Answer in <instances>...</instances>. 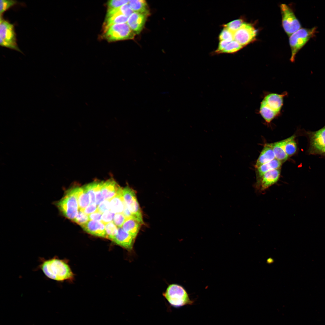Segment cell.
<instances>
[{
	"label": "cell",
	"instance_id": "cell-1",
	"mask_svg": "<svg viewBox=\"0 0 325 325\" xmlns=\"http://www.w3.org/2000/svg\"><path fill=\"white\" fill-rule=\"evenodd\" d=\"M40 263L35 270H40L49 279L58 282L70 280L73 274L65 260L60 259L57 256L48 259L39 257Z\"/></svg>",
	"mask_w": 325,
	"mask_h": 325
},
{
	"label": "cell",
	"instance_id": "cell-2",
	"mask_svg": "<svg viewBox=\"0 0 325 325\" xmlns=\"http://www.w3.org/2000/svg\"><path fill=\"white\" fill-rule=\"evenodd\" d=\"M286 92L271 93L266 95L261 103L259 113L267 123L270 122L280 113Z\"/></svg>",
	"mask_w": 325,
	"mask_h": 325
},
{
	"label": "cell",
	"instance_id": "cell-3",
	"mask_svg": "<svg viewBox=\"0 0 325 325\" xmlns=\"http://www.w3.org/2000/svg\"><path fill=\"white\" fill-rule=\"evenodd\" d=\"M78 190V187L68 189L61 199L53 202V204L63 216L73 221L79 210Z\"/></svg>",
	"mask_w": 325,
	"mask_h": 325
},
{
	"label": "cell",
	"instance_id": "cell-4",
	"mask_svg": "<svg viewBox=\"0 0 325 325\" xmlns=\"http://www.w3.org/2000/svg\"><path fill=\"white\" fill-rule=\"evenodd\" d=\"M170 305L179 308L187 305H192L193 301L191 300L188 294L182 286L176 284L169 285L162 293Z\"/></svg>",
	"mask_w": 325,
	"mask_h": 325
},
{
	"label": "cell",
	"instance_id": "cell-5",
	"mask_svg": "<svg viewBox=\"0 0 325 325\" xmlns=\"http://www.w3.org/2000/svg\"><path fill=\"white\" fill-rule=\"evenodd\" d=\"M316 27L308 29L301 28L289 36V44L291 51V61L295 60L298 51L308 41L315 36L316 32Z\"/></svg>",
	"mask_w": 325,
	"mask_h": 325
},
{
	"label": "cell",
	"instance_id": "cell-6",
	"mask_svg": "<svg viewBox=\"0 0 325 325\" xmlns=\"http://www.w3.org/2000/svg\"><path fill=\"white\" fill-rule=\"evenodd\" d=\"M0 45L21 52L17 42L14 26L8 21L0 17Z\"/></svg>",
	"mask_w": 325,
	"mask_h": 325
},
{
	"label": "cell",
	"instance_id": "cell-7",
	"mask_svg": "<svg viewBox=\"0 0 325 325\" xmlns=\"http://www.w3.org/2000/svg\"><path fill=\"white\" fill-rule=\"evenodd\" d=\"M104 32L105 37L110 41L132 39L136 34L127 23L111 25L105 28Z\"/></svg>",
	"mask_w": 325,
	"mask_h": 325
},
{
	"label": "cell",
	"instance_id": "cell-8",
	"mask_svg": "<svg viewBox=\"0 0 325 325\" xmlns=\"http://www.w3.org/2000/svg\"><path fill=\"white\" fill-rule=\"evenodd\" d=\"M282 26L289 36L301 28V23L291 8L285 4L280 5Z\"/></svg>",
	"mask_w": 325,
	"mask_h": 325
},
{
	"label": "cell",
	"instance_id": "cell-9",
	"mask_svg": "<svg viewBox=\"0 0 325 325\" xmlns=\"http://www.w3.org/2000/svg\"><path fill=\"white\" fill-rule=\"evenodd\" d=\"M122 193L125 205L132 215L133 218L143 224L142 212L135 190L127 186L122 189Z\"/></svg>",
	"mask_w": 325,
	"mask_h": 325
},
{
	"label": "cell",
	"instance_id": "cell-10",
	"mask_svg": "<svg viewBox=\"0 0 325 325\" xmlns=\"http://www.w3.org/2000/svg\"><path fill=\"white\" fill-rule=\"evenodd\" d=\"M257 34V29L253 24L245 22L234 33V39L243 47L255 41Z\"/></svg>",
	"mask_w": 325,
	"mask_h": 325
},
{
	"label": "cell",
	"instance_id": "cell-11",
	"mask_svg": "<svg viewBox=\"0 0 325 325\" xmlns=\"http://www.w3.org/2000/svg\"><path fill=\"white\" fill-rule=\"evenodd\" d=\"M135 238L120 227L118 228L117 233L112 241L127 250L131 251L133 248Z\"/></svg>",
	"mask_w": 325,
	"mask_h": 325
},
{
	"label": "cell",
	"instance_id": "cell-12",
	"mask_svg": "<svg viewBox=\"0 0 325 325\" xmlns=\"http://www.w3.org/2000/svg\"><path fill=\"white\" fill-rule=\"evenodd\" d=\"M147 16L144 14L133 12L128 17L127 23L136 34H139L144 28Z\"/></svg>",
	"mask_w": 325,
	"mask_h": 325
},
{
	"label": "cell",
	"instance_id": "cell-13",
	"mask_svg": "<svg viewBox=\"0 0 325 325\" xmlns=\"http://www.w3.org/2000/svg\"><path fill=\"white\" fill-rule=\"evenodd\" d=\"M280 174V169H271L266 172L261 179L258 189L262 191L276 183L279 179Z\"/></svg>",
	"mask_w": 325,
	"mask_h": 325
},
{
	"label": "cell",
	"instance_id": "cell-14",
	"mask_svg": "<svg viewBox=\"0 0 325 325\" xmlns=\"http://www.w3.org/2000/svg\"><path fill=\"white\" fill-rule=\"evenodd\" d=\"M81 227L84 231L89 234L107 238L105 224L101 221L89 220Z\"/></svg>",
	"mask_w": 325,
	"mask_h": 325
},
{
	"label": "cell",
	"instance_id": "cell-15",
	"mask_svg": "<svg viewBox=\"0 0 325 325\" xmlns=\"http://www.w3.org/2000/svg\"><path fill=\"white\" fill-rule=\"evenodd\" d=\"M113 179L104 181L101 188L102 193L105 200H110L122 190Z\"/></svg>",
	"mask_w": 325,
	"mask_h": 325
},
{
	"label": "cell",
	"instance_id": "cell-16",
	"mask_svg": "<svg viewBox=\"0 0 325 325\" xmlns=\"http://www.w3.org/2000/svg\"><path fill=\"white\" fill-rule=\"evenodd\" d=\"M311 143V147L316 152L325 153V127L313 134Z\"/></svg>",
	"mask_w": 325,
	"mask_h": 325
},
{
	"label": "cell",
	"instance_id": "cell-17",
	"mask_svg": "<svg viewBox=\"0 0 325 325\" xmlns=\"http://www.w3.org/2000/svg\"><path fill=\"white\" fill-rule=\"evenodd\" d=\"M282 164L280 161L275 159L270 162L261 165L256 169V188L258 189L261 179L266 172L271 169H280Z\"/></svg>",
	"mask_w": 325,
	"mask_h": 325
},
{
	"label": "cell",
	"instance_id": "cell-18",
	"mask_svg": "<svg viewBox=\"0 0 325 325\" xmlns=\"http://www.w3.org/2000/svg\"><path fill=\"white\" fill-rule=\"evenodd\" d=\"M275 159V156L271 144L264 147L256 161L255 167L257 169L261 165Z\"/></svg>",
	"mask_w": 325,
	"mask_h": 325
},
{
	"label": "cell",
	"instance_id": "cell-19",
	"mask_svg": "<svg viewBox=\"0 0 325 325\" xmlns=\"http://www.w3.org/2000/svg\"><path fill=\"white\" fill-rule=\"evenodd\" d=\"M289 138L271 144L275 154V159L280 161L282 163L286 161L288 158L285 150V146Z\"/></svg>",
	"mask_w": 325,
	"mask_h": 325
},
{
	"label": "cell",
	"instance_id": "cell-20",
	"mask_svg": "<svg viewBox=\"0 0 325 325\" xmlns=\"http://www.w3.org/2000/svg\"><path fill=\"white\" fill-rule=\"evenodd\" d=\"M142 224L137 219L130 218L126 220L122 228L125 231L136 238Z\"/></svg>",
	"mask_w": 325,
	"mask_h": 325
},
{
	"label": "cell",
	"instance_id": "cell-21",
	"mask_svg": "<svg viewBox=\"0 0 325 325\" xmlns=\"http://www.w3.org/2000/svg\"><path fill=\"white\" fill-rule=\"evenodd\" d=\"M110 210L115 213H122L125 206L122 190L110 200Z\"/></svg>",
	"mask_w": 325,
	"mask_h": 325
},
{
	"label": "cell",
	"instance_id": "cell-22",
	"mask_svg": "<svg viewBox=\"0 0 325 325\" xmlns=\"http://www.w3.org/2000/svg\"><path fill=\"white\" fill-rule=\"evenodd\" d=\"M128 4L134 12L150 14L149 8L146 2L143 0H129Z\"/></svg>",
	"mask_w": 325,
	"mask_h": 325
},
{
	"label": "cell",
	"instance_id": "cell-23",
	"mask_svg": "<svg viewBox=\"0 0 325 325\" xmlns=\"http://www.w3.org/2000/svg\"><path fill=\"white\" fill-rule=\"evenodd\" d=\"M77 197L79 209L83 211L90 204L89 195L84 186L78 187Z\"/></svg>",
	"mask_w": 325,
	"mask_h": 325
},
{
	"label": "cell",
	"instance_id": "cell-24",
	"mask_svg": "<svg viewBox=\"0 0 325 325\" xmlns=\"http://www.w3.org/2000/svg\"><path fill=\"white\" fill-rule=\"evenodd\" d=\"M294 135L289 138L285 146V151L288 157L293 155L296 151V144L294 140Z\"/></svg>",
	"mask_w": 325,
	"mask_h": 325
},
{
	"label": "cell",
	"instance_id": "cell-25",
	"mask_svg": "<svg viewBox=\"0 0 325 325\" xmlns=\"http://www.w3.org/2000/svg\"><path fill=\"white\" fill-rule=\"evenodd\" d=\"M106 238L112 240L117 233L118 228L113 222H111L105 224Z\"/></svg>",
	"mask_w": 325,
	"mask_h": 325
},
{
	"label": "cell",
	"instance_id": "cell-26",
	"mask_svg": "<svg viewBox=\"0 0 325 325\" xmlns=\"http://www.w3.org/2000/svg\"><path fill=\"white\" fill-rule=\"evenodd\" d=\"M96 181L89 183L84 186L88 193L90 199V204L95 203V187Z\"/></svg>",
	"mask_w": 325,
	"mask_h": 325
},
{
	"label": "cell",
	"instance_id": "cell-27",
	"mask_svg": "<svg viewBox=\"0 0 325 325\" xmlns=\"http://www.w3.org/2000/svg\"><path fill=\"white\" fill-rule=\"evenodd\" d=\"M243 19H239L230 22L223 25V27L233 33L238 30L244 23Z\"/></svg>",
	"mask_w": 325,
	"mask_h": 325
},
{
	"label": "cell",
	"instance_id": "cell-28",
	"mask_svg": "<svg viewBox=\"0 0 325 325\" xmlns=\"http://www.w3.org/2000/svg\"><path fill=\"white\" fill-rule=\"evenodd\" d=\"M243 47L238 42L234 40L227 45L222 53H233L240 50Z\"/></svg>",
	"mask_w": 325,
	"mask_h": 325
},
{
	"label": "cell",
	"instance_id": "cell-29",
	"mask_svg": "<svg viewBox=\"0 0 325 325\" xmlns=\"http://www.w3.org/2000/svg\"><path fill=\"white\" fill-rule=\"evenodd\" d=\"M89 220L88 215L85 213L82 210L79 209L76 217L73 221L81 226Z\"/></svg>",
	"mask_w": 325,
	"mask_h": 325
},
{
	"label": "cell",
	"instance_id": "cell-30",
	"mask_svg": "<svg viewBox=\"0 0 325 325\" xmlns=\"http://www.w3.org/2000/svg\"><path fill=\"white\" fill-rule=\"evenodd\" d=\"M104 181H96L95 187V203L98 206L105 200L102 194L101 188Z\"/></svg>",
	"mask_w": 325,
	"mask_h": 325
},
{
	"label": "cell",
	"instance_id": "cell-31",
	"mask_svg": "<svg viewBox=\"0 0 325 325\" xmlns=\"http://www.w3.org/2000/svg\"><path fill=\"white\" fill-rule=\"evenodd\" d=\"M219 39L220 41H226L231 42L234 40V33L226 28L221 30L219 36Z\"/></svg>",
	"mask_w": 325,
	"mask_h": 325
},
{
	"label": "cell",
	"instance_id": "cell-32",
	"mask_svg": "<svg viewBox=\"0 0 325 325\" xmlns=\"http://www.w3.org/2000/svg\"><path fill=\"white\" fill-rule=\"evenodd\" d=\"M0 13L1 16L6 10L14 6L17 1L12 0H1L0 1Z\"/></svg>",
	"mask_w": 325,
	"mask_h": 325
},
{
	"label": "cell",
	"instance_id": "cell-33",
	"mask_svg": "<svg viewBox=\"0 0 325 325\" xmlns=\"http://www.w3.org/2000/svg\"><path fill=\"white\" fill-rule=\"evenodd\" d=\"M129 0H113L108 1L107 3L108 9H113L119 8L122 6L128 3Z\"/></svg>",
	"mask_w": 325,
	"mask_h": 325
},
{
	"label": "cell",
	"instance_id": "cell-34",
	"mask_svg": "<svg viewBox=\"0 0 325 325\" xmlns=\"http://www.w3.org/2000/svg\"><path fill=\"white\" fill-rule=\"evenodd\" d=\"M115 215V213L110 210L104 212L102 214L101 222L105 224L112 222Z\"/></svg>",
	"mask_w": 325,
	"mask_h": 325
},
{
	"label": "cell",
	"instance_id": "cell-35",
	"mask_svg": "<svg viewBox=\"0 0 325 325\" xmlns=\"http://www.w3.org/2000/svg\"><path fill=\"white\" fill-rule=\"evenodd\" d=\"M126 219L123 213L115 214L113 220V222L118 227H122Z\"/></svg>",
	"mask_w": 325,
	"mask_h": 325
},
{
	"label": "cell",
	"instance_id": "cell-36",
	"mask_svg": "<svg viewBox=\"0 0 325 325\" xmlns=\"http://www.w3.org/2000/svg\"><path fill=\"white\" fill-rule=\"evenodd\" d=\"M98 211L103 214L104 212L110 210V200H105L98 206Z\"/></svg>",
	"mask_w": 325,
	"mask_h": 325
},
{
	"label": "cell",
	"instance_id": "cell-37",
	"mask_svg": "<svg viewBox=\"0 0 325 325\" xmlns=\"http://www.w3.org/2000/svg\"><path fill=\"white\" fill-rule=\"evenodd\" d=\"M119 9L122 13L128 17L134 12L131 8L128 3L122 6L119 7Z\"/></svg>",
	"mask_w": 325,
	"mask_h": 325
},
{
	"label": "cell",
	"instance_id": "cell-38",
	"mask_svg": "<svg viewBox=\"0 0 325 325\" xmlns=\"http://www.w3.org/2000/svg\"><path fill=\"white\" fill-rule=\"evenodd\" d=\"M98 206L96 203L90 204L83 211L88 215L98 211Z\"/></svg>",
	"mask_w": 325,
	"mask_h": 325
},
{
	"label": "cell",
	"instance_id": "cell-39",
	"mask_svg": "<svg viewBox=\"0 0 325 325\" xmlns=\"http://www.w3.org/2000/svg\"><path fill=\"white\" fill-rule=\"evenodd\" d=\"M230 42L226 41H220L219 43L217 49L215 51L216 54L222 53L227 45Z\"/></svg>",
	"mask_w": 325,
	"mask_h": 325
},
{
	"label": "cell",
	"instance_id": "cell-40",
	"mask_svg": "<svg viewBox=\"0 0 325 325\" xmlns=\"http://www.w3.org/2000/svg\"><path fill=\"white\" fill-rule=\"evenodd\" d=\"M102 215V213L98 211H97L88 215L89 220L101 221Z\"/></svg>",
	"mask_w": 325,
	"mask_h": 325
}]
</instances>
